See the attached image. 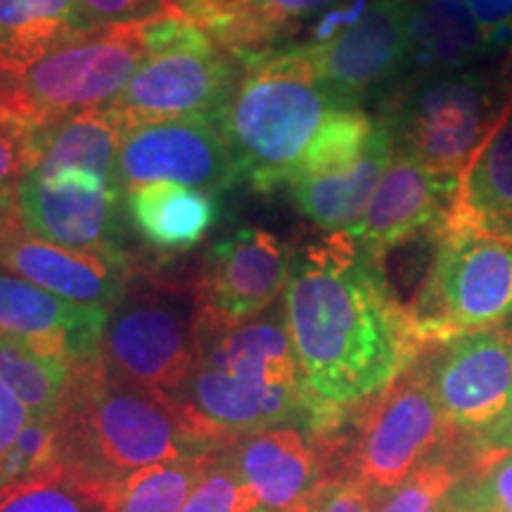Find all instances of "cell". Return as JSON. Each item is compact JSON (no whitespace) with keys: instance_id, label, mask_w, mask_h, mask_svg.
<instances>
[{"instance_id":"6da1fadb","label":"cell","mask_w":512,"mask_h":512,"mask_svg":"<svg viewBox=\"0 0 512 512\" xmlns=\"http://www.w3.org/2000/svg\"><path fill=\"white\" fill-rule=\"evenodd\" d=\"M283 306L306 389L330 430L430 349L384 266L347 233L292 249Z\"/></svg>"},{"instance_id":"7a4b0ae2","label":"cell","mask_w":512,"mask_h":512,"mask_svg":"<svg viewBox=\"0 0 512 512\" xmlns=\"http://www.w3.org/2000/svg\"><path fill=\"white\" fill-rule=\"evenodd\" d=\"M176 399L226 441L275 427L330 430L306 389L283 302L240 323L202 311L195 366Z\"/></svg>"},{"instance_id":"3957f363","label":"cell","mask_w":512,"mask_h":512,"mask_svg":"<svg viewBox=\"0 0 512 512\" xmlns=\"http://www.w3.org/2000/svg\"><path fill=\"white\" fill-rule=\"evenodd\" d=\"M57 427L60 463L112 486L145 467L209 456L233 444L176 396L119 380L100 358L74 368Z\"/></svg>"},{"instance_id":"277c9868","label":"cell","mask_w":512,"mask_h":512,"mask_svg":"<svg viewBox=\"0 0 512 512\" xmlns=\"http://www.w3.org/2000/svg\"><path fill=\"white\" fill-rule=\"evenodd\" d=\"M240 64L238 86L214 119L240 181L268 195L290 188L320 126L347 102L320 86L297 43L245 57Z\"/></svg>"},{"instance_id":"5b68a950","label":"cell","mask_w":512,"mask_h":512,"mask_svg":"<svg viewBox=\"0 0 512 512\" xmlns=\"http://www.w3.org/2000/svg\"><path fill=\"white\" fill-rule=\"evenodd\" d=\"M337 479H354L370 498L406 482L420 465L453 451L458 434L434 401L425 354L382 394L361 403L323 432Z\"/></svg>"},{"instance_id":"8992f818","label":"cell","mask_w":512,"mask_h":512,"mask_svg":"<svg viewBox=\"0 0 512 512\" xmlns=\"http://www.w3.org/2000/svg\"><path fill=\"white\" fill-rule=\"evenodd\" d=\"M200 316L197 273L140 261L107 318L102 366L119 380L176 396L195 366Z\"/></svg>"},{"instance_id":"52a82bcc","label":"cell","mask_w":512,"mask_h":512,"mask_svg":"<svg viewBox=\"0 0 512 512\" xmlns=\"http://www.w3.org/2000/svg\"><path fill=\"white\" fill-rule=\"evenodd\" d=\"M147 53V19L100 27L0 81V105L5 117L31 128L100 110L124 91Z\"/></svg>"},{"instance_id":"ba28073f","label":"cell","mask_w":512,"mask_h":512,"mask_svg":"<svg viewBox=\"0 0 512 512\" xmlns=\"http://www.w3.org/2000/svg\"><path fill=\"white\" fill-rule=\"evenodd\" d=\"M510 110L498 76L467 69L418 83L387 107L382 121L392 131L396 155L460 181Z\"/></svg>"},{"instance_id":"9c48e42d","label":"cell","mask_w":512,"mask_h":512,"mask_svg":"<svg viewBox=\"0 0 512 512\" xmlns=\"http://www.w3.org/2000/svg\"><path fill=\"white\" fill-rule=\"evenodd\" d=\"M147 60L112 100L114 110L140 121L216 117L238 86L242 64L171 10L147 19Z\"/></svg>"},{"instance_id":"30bf717a","label":"cell","mask_w":512,"mask_h":512,"mask_svg":"<svg viewBox=\"0 0 512 512\" xmlns=\"http://www.w3.org/2000/svg\"><path fill=\"white\" fill-rule=\"evenodd\" d=\"M408 309L427 347L503 328L512 318V240L472 230L439 233Z\"/></svg>"},{"instance_id":"8fae6325","label":"cell","mask_w":512,"mask_h":512,"mask_svg":"<svg viewBox=\"0 0 512 512\" xmlns=\"http://www.w3.org/2000/svg\"><path fill=\"white\" fill-rule=\"evenodd\" d=\"M117 183H181L221 195L242 183L235 159L214 117H178L133 124L121 143Z\"/></svg>"},{"instance_id":"7c38bea8","label":"cell","mask_w":512,"mask_h":512,"mask_svg":"<svg viewBox=\"0 0 512 512\" xmlns=\"http://www.w3.org/2000/svg\"><path fill=\"white\" fill-rule=\"evenodd\" d=\"M19 216L29 235L79 252H126V192L88 171L24 174Z\"/></svg>"},{"instance_id":"4fadbf2b","label":"cell","mask_w":512,"mask_h":512,"mask_svg":"<svg viewBox=\"0 0 512 512\" xmlns=\"http://www.w3.org/2000/svg\"><path fill=\"white\" fill-rule=\"evenodd\" d=\"M415 0H368L354 24L325 43H304L313 76L347 105L392 81L411 64Z\"/></svg>"},{"instance_id":"5bb4252c","label":"cell","mask_w":512,"mask_h":512,"mask_svg":"<svg viewBox=\"0 0 512 512\" xmlns=\"http://www.w3.org/2000/svg\"><path fill=\"white\" fill-rule=\"evenodd\" d=\"M427 377L441 415L463 437L489 430L512 406V332L460 335L425 351Z\"/></svg>"},{"instance_id":"9a60e30c","label":"cell","mask_w":512,"mask_h":512,"mask_svg":"<svg viewBox=\"0 0 512 512\" xmlns=\"http://www.w3.org/2000/svg\"><path fill=\"white\" fill-rule=\"evenodd\" d=\"M292 249L264 228H238L214 242L197 271V294L209 316L240 323L278 304L290 280Z\"/></svg>"},{"instance_id":"2e32d148","label":"cell","mask_w":512,"mask_h":512,"mask_svg":"<svg viewBox=\"0 0 512 512\" xmlns=\"http://www.w3.org/2000/svg\"><path fill=\"white\" fill-rule=\"evenodd\" d=\"M458 183V178L434 174L415 159L394 152L363 216L344 233L384 266V256L396 247L439 235Z\"/></svg>"},{"instance_id":"e0dca14e","label":"cell","mask_w":512,"mask_h":512,"mask_svg":"<svg viewBox=\"0 0 512 512\" xmlns=\"http://www.w3.org/2000/svg\"><path fill=\"white\" fill-rule=\"evenodd\" d=\"M223 451L252 486L259 512H299L328 479H337L328 439L297 427L245 434Z\"/></svg>"},{"instance_id":"ac0fdd59","label":"cell","mask_w":512,"mask_h":512,"mask_svg":"<svg viewBox=\"0 0 512 512\" xmlns=\"http://www.w3.org/2000/svg\"><path fill=\"white\" fill-rule=\"evenodd\" d=\"M110 309L74 304L0 271V335L67 366L100 358Z\"/></svg>"},{"instance_id":"d6986e66","label":"cell","mask_w":512,"mask_h":512,"mask_svg":"<svg viewBox=\"0 0 512 512\" xmlns=\"http://www.w3.org/2000/svg\"><path fill=\"white\" fill-rule=\"evenodd\" d=\"M140 261L128 252H79L27 230L0 245V271L29 280L74 304L114 309L124 297Z\"/></svg>"},{"instance_id":"ffe728a7","label":"cell","mask_w":512,"mask_h":512,"mask_svg":"<svg viewBox=\"0 0 512 512\" xmlns=\"http://www.w3.org/2000/svg\"><path fill=\"white\" fill-rule=\"evenodd\" d=\"M344 0H174L178 12L238 60L287 46Z\"/></svg>"},{"instance_id":"44dd1931","label":"cell","mask_w":512,"mask_h":512,"mask_svg":"<svg viewBox=\"0 0 512 512\" xmlns=\"http://www.w3.org/2000/svg\"><path fill=\"white\" fill-rule=\"evenodd\" d=\"M133 121L114 107L81 112L57 124L31 128L29 174L55 176L62 171H88L117 181V159Z\"/></svg>"},{"instance_id":"7402d4cb","label":"cell","mask_w":512,"mask_h":512,"mask_svg":"<svg viewBox=\"0 0 512 512\" xmlns=\"http://www.w3.org/2000/svg\"><path fill=\"white\" fill-rule=\"evenodd\" d=\"M444 230H472L512 240V110L460 176L439 233Z\"/></svg>"},{"instance_id":"603a6c76","label":"cell","mask_w":512,"mask_h":512,"mask_svg":"<svg viewBox=\"0 0 512 512\" xmlns=\"http://www.w3.org/2000/svg\"><path fill=\"white\" fill-rule=\"evenodd\" d=\"M392 157V131L382 119H377L375 136L354 166L330 176L297 178L290 185L292 200L306 219L316 223L320 230L344 233L363 216Z\"/></svg>"},{"instance_id":"cb8c5ba5","label":"cell","mask_w":512,"mask_h":512,"mask_svg":"<svg viewBox=\"0 0 512 512\" xmlns=\"http://www.w3.org/2000/svg\"><path fill=\"white\" fill-rule=\"evenodd\" d=\"M95 29L79 0H0V81Z\"/></svg>"},{"instance_id":"d4e9b609","label":"cell","mask_w":512,"mask_h":512,"mask_svg":"<svg viewBox=\"0 0 512 512\" xmlns=\"http://www.w3.org/2000/svg\"><path fill=\"white\" fill-rule=\"evenodd\" d=\"M128 223L150 247L181 254L197 247L219 221V202L207 190L181 183H145L126 190Z\"/></svg>"},{"instance_id":"484cf974","label":"cell","mask_w":512,"mask_h":512,"mask_svg":"<svg viewBox=\"0 0 512 512\" xmlns=\"http://www.w3.org/2000/svg\"><path fill=\"white\" fill-rule=\"evenodd\" d=\"M491 55L470 0H415L411 62L427 72L453 74Z\"/></svg>"},{"instance_id":"4316f807","label":"cell","mask_w":512,"mask_h":512,"mask_svg":"<svg viewBox=\"0 0 512 512\" xmlns=\"http://www.w3.org/2000/svg\"><path fill=\"white\" fill-rule=\"evenodd\" d=\"M114 486L69 465L0 489V512H112Z\"/></svg>"},{"instance_id":"83f0119b","label":"cell","mask_w":512,"mask_h":512,"mask_svg":"<svg viewBox=\"0 0 512 512\" xmlns=\"http://www.w3.org/2000/svg\"><path fill=\"white\" fill-rule=\"evenodd\" d=\"M74 368L46 358L0 335V382L27 406L31 418H53L60 411Z\"/></svg>"},{"instance_id":"f1b7e54d","label":"cell","mask_w":512,"mask_h":512,"mask_svg":"<svg viewBox=\"0 0 512 512\" xmlns=\"http://www.w3.org/2000/svg\"><path fill=\"white\" fill-rule=\"evenodd\" d=\"M209 456L152 465L126 477L114 486L112 512H181L202 479Z\"/></svg>"},{"instance_id":"f546056e","label":"cell","mask_w":512,"mask_h":512,"mask_svg":"<svg viewBox=\"0 0 512 512\" xmlns=\"http://www.w3.org/2000/svg\"><path fill=\"white\" fill-rule=\"evenodd\" d=\"M475 472L463 437L453 451L420 465L396 489L370 498V512H439L448 494Z\"/></svg>"},{"instance_id":"4dcf8cb0","label":"cell","mask_w":512,"mask_h":512,"mask_svg":"<svg viewBox=\"0 0 512 512\" xmlns=\"http://www.w3.org/2000/svg\"><path fill=\"white\" fill-rule=\"evenodd\" d=\"M375 131L377 119L370 117L368 112H363L361 107H339V110H335L325 119V124L320 126L309 150L304 152L294 181L297 178L330 176L354 166L363 157V152L368 150Z\"/></svg>"},{"instance_id":"1f68e13d","label":"cell","mask_w":512,"mask_h":512,"mask_svg":"<svg viewBox=\"0 0 512 512\" xmlns=\"http://www.w3.org/2000/svg\"><path fill=\"white\" fill-rule=\"evenodd\" d=\"M31 126L15 119L0 121V245L24 230L19 216V185L27 174Z\"/></svg>"},{"instance_id":"d6a6232c","label":"cell","mask_w":512,"mask_h":512,"mask_svg":"<svg viewBox=\"0 0 512 512\" xmlns=\"http://www.w3.org/2000/svg\"><path fill=\"white\" fill-rule=\"evenodd\" d=\"M181 512H259V498L221 448L209 456L204 475Z\"/></svg>"},{"instance_id":"836d02e7","label":"cell","mask_w":512,"mask_h":512,"mask_svg":"<svg viewBox=\"0 0 512 512\" xmlns=\"http://www.w3.org/2000/svg\"><path fill=\"white\" fill-rule=\"evenodd\" d=\"M55 465H60L57 415H53V418H31L24 425L15 446H12L10 456L5 458L0 482H3L5 489V486L24 482V479L34 477L38 472H46Z\"/></svg>"},{"instance_id":"e575fe53","label":"cell","mask_w":512,"mask_h":512,"mask_svg":"<svg viewBox=\"0 0 512 512\" xmlns=\"http://www.w3.org/2000/svg\"><path fill=\"white\" fill-rule=\"evenodd\" d=\"M463 512H512V453L465 477L446 498Z\"/></svg>"},{"instance_id":"d590c367","label":"cell","mask_w":512,"mask_h":512,"mask_svg":"<svg viewBox=\"0 0 512 512\" xmlns=\"http://www.w3.org/2000/svg\"><path fill=\"white\" fill-rule=\"evenodd\" d=\"M86 15L100 27L143 22L176 10L174 0H79Z\"/></svg>"},{"instance_id":"8d00e7d4","label":"cell","mask_w":512,"mask_h":512,"mask_svg":"<svg viewBox=\"0 0 512 512\" xmlns=\"http://www.w3.org/2000/svg\"><path fill=\"white\" fill-rule=\"evenodd\" d=\"M299 512H370V494L354 479H328Z\"/></svg>"},{"instance_id":"74e56055","label":"cell","mask_w":512,"mask_h":512,"mask_svg":"<svg viewBox=\"0 0 512 512\" xmlns=\"http://www.w3.org/2000/svg\"><path fill=\"white\" fill-rule=\"evenodd\" d=\"M465 446L470 451L472 460H475L477 475L491 463H496V460L512 453V406L489 430L475 434V437H465Z\"/></svg>"},{"instance_id":"f35d334b","label":"cell","mask_w":512,"mask_h":512,"mask_svg":"<svg viewBox=\"0 0 512 512\" xmlns=\"http://www.w3.org/2000/svg\"><path fill=\"white\" fill-rule=\"evenodd\" d=\"M479 27L484 31L489 53L512 43V0H470Z\"/></svg>"},{"instance_id":"ab89813d","label":"cell","mask_w":512,"mask_h":512,"mask_svg":"<svg viewBox=\"0 0 512 512\" xmlns=\"http://www.w3.org/2000/svg\"><path fill=\"white\" fill-rule=\"evenodd\" d=\"M29 420L31 413L27 411V406L17 399V394L12 392L8 384L0 382V472H3L5 458L10 456L12 446H15ZM0 489H3V482H0Z\"/></svg>"},{"instance_id":"60d3db41","label":"cell","mask_w":512,"mask_h":512,"mask_svg":"<svg viewBox=\"0 0 512 512\" xmlns=\"http://www.w3.org/2000/svg\"><path fill=\"white\" fill-rule=\"evenodd\" d=\"M498 81H501V88L505 91V95H508V100L512 102V43L505 48L501 67H498Z\"/></svg>"},{"instance_id":"b9f144b4","label":"cell","mask_w":512,"mask_h":512,"mask_svg":"<svg viewBox=\"0 0 512 512\" xmlns=\"http://www.w3.org/2000/svg\"><path fill=\"white\" fill-rule=\"evenodd\" d=\"M439 512H458L456 508H451V505H448L446 501H444V505H441V510Z\"/></svg>"},{"instance_id":"7bdbcfd3","label":"cell","mask_w":512,"mask_h":512,"mask_svg":"<svg viewBox=\"0 0 512 512\" xmlns=\"http://www.w3.org/2000/svg\"><path fill=\"white\" fill-rule=\"evenodd\" d=\"M3 119H8V117H5V110H3V105H0V121H3Z\"/></svg>"},{"instance_id":"ee69618b","label":"cell","mask_w":512,"mask_h":512,"mask_svg":"<svg viewBox=\"0 0 512 512\" xmlns=\"http://www.w3.org/2000/svg\"><path fill=\"white\" fill-rule=\"evenodd\" d=\"M503 328H508V330H510V332H512V318H510V320H508V323H505V325H503Z\"/></svg>"},{"instance_id":"f6af8a7d","label":"cell","mask_w":512,"mask_h":512,"mask_svg":"<svg viewBox=\"0 0 512 512\" xmlns=\"http://www.w3.org/2000/svg\"><path fill=\"white\" fill-rule=\"evenodd\" d=\"M448 505H451V503H448ZM451 508H453V505H451ZM458 510V508H456ZM458 512H463V510H458Z\"/></svg>"}]
</instances>
